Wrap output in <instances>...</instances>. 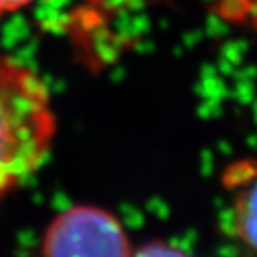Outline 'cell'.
Segmentation results:
<instances>
[{
  "instance_id": "obj_5",
  "label": "cell",
  "mask_w": 257,
  "mask_h": 257,
  "mask_svg": "<svg viewBox=\"0 0 257 257\" xmlns=\"http://www.w3.org/2000/svg\"><path fill=\"white\" fill-rule=\"evenodd\" d=\"M34 0H0V15L2 14H14L17 10L27 7Z\"/></svg>"
},
{
  "instance_id": "obj_4",
  "label": "cell",
  "mask_w": 257,
  "mask_h": 257,
  "mask_svg": "<svg viewBox=\"0 0 257 257\" xmlns=\"http://www.w3.org/2000/svg\"><path fill=\"white\" fill-rule=\"evenodd\" d=\"M132 257H189L181 249L174 247V245L164 242V240H152L141 249L136 250Z\"/></svg>"
},
{
  "instance_id": "obj_3",
  "label": "cell",
  "mask_w": 257,
  "mask_h": 257,
  "mask_svg": "<svg viewBox=\"0 0 257 257\" xmlns=\"http://www.w3.org/2000/svg\"><path fill=\"white\" fill-rule=\"evenodd\" d=\"M234 227L239 239L257 252V181L247 184L235 195Z\"/></svg>"
},
{
  "instance_id": "obj_1",
  "label": "cell",
  "mask_w": 257,
  "mask_h": 257,
  "mask_svg": "<svg viewBox=\"0 0 257 257\" xmlns=\"http://www.w3.org/2000/svg\"><path fill=\"white\" fill-rule=\"evenodd\" d=\"M57 120L44 80L0 54V197L49 157Z\"/></svg>"
},
{
  "instance_id": "obj_2",
  "label": "cell",
  "mask_w": 257,
  "mask_h": 257,
  "mask_svg": "<svg viewBox=\"0 0 257 257\" xmlns=\"http://www.w3.org/2000/svg\"><path fill=\"white\" fill-rule=\"evenodd\" d=\"M44 257H132V250L124 227L110 212L75 205L49 225Z\"/></svg>"
}]
</instances>
